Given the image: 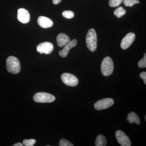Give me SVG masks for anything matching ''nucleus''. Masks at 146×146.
Returning a JSON list of instances; mask_svg holds the SVG:
<instances>
[{
    "label": "nucleus",
    "mask_w": 146,
    "mask_h": 146,
    "mask_svg": "<svg viewBox=\"0 0 146 146\" xmlns=\"http://www.w3.org/2000/svg\"><path fill=\"white\" fill-rule=\"evenodd\" d=\"M77 44V41L76 39H74L70 41L69 43L64 46L63 50L59 51V54L62 57H65L68 56L69 51L73 47H75Z\"/></svg>",
    "instance_id": "obj_11"
},
{
    "label": "nucleus",
    "mask_w": 146,
    "mask_h": 146,
    "mask_svg": "<svg viewBox=\"0 0 146 146\" xmlns=\"http://www.w3.org/2000/svg\"><path fill=\"white\" fill-rule=\"evenodd\" d=\"M54 49L52 43L50 42H44L40 43L36 46V50L40 54H50Z\"/></svg>",
    "instance_id": "obj_8"
},
{
    "label": "nucleus",
    "mask_w": 146,
    "mask_h": 146,
    "mask_svg": "<svg viewBox=\"0 0 146 146\" xmlns=\"http://www.w3.org/2000/svg\"><path fill=\"white\" fill-rule=\"evenodd\" d=\"M135 39V35L133 33H129L123 38L121 42V47L123 49H127L132 44Z\"/></svg>",
    "instance_id": "obj_9"
},
{
    "label": "nucleus",
    "mask_w": 146,
    "mask_h": 146,
    "mask_svg": "<svg viewBox=\"0 0 146 146\" xmlns=\"http://www.w3.org/2000/svg\"><path fill=\"white\" fill-rule=\"evenodd\" d=\"M140 77L143 79L144 80V83L146 84V72H142L140 74Z\"/></svg>",
    "instance_id": "obj_23"
},
{
    "label": "nucleus",
    "mask_w": 146,
    "mask_h": 146,
    "mask_svg": "<svg viewBox=\"0 0 146 146\" xmlns=\"http://www.w3.org/2000/svg\"><path fill=\"white\" fill-rule=\"evenodd\" d=\"M124 0H110L109 5L111 7H116L119 5L123 2Z\"/></svg>",
    "instance_id": "obj_17"
},
{
    "label": "nucleus",
    "mask_w": 146,
    "mask_h": 146,
    "mask_svg": "<svg viewBox=\"0 0 146 146\" xmlns=\"http://www.w3.org/2000/svg\"><path fill=\"white\" fill-rule=\"evenodd\" d=\"M7 70L9 72L13 74H18L21 70L19 60L14 56H9L6 60Z\"/></svg>",
    "instance_id": "obj_1"
},
{
    "label": "nucleus",
    "mask_w": 146,
    "mask_h": 146,
    "mask_svg": "<svg viewBox=\"0 0 146 146\" xmlns=\"http://www.w3.org/2000/svg\"><path fill=\"white\" fill-rule=\"evenodd\" d=\"M62 15L64 18L67 19H71L74 16V13L71 11H65L62 13Z\"/></svg>",
    "instance_id": "obj_18"
},
{
    "label": "nucleus",
    "mask_w": 146,
    "mask_h": 146,
    "mask_svg": "<svg viewBox=\"0 0 146 146\" xmlns=\"http://www.w3.org/2000/svg\"><path fill=\"white\" fill-rule=\"evenodd\" d=\"M35 102L37 103H51L54 101L55 97L48 93L45 92H38L35 94L33 97Z\"/></svg>",
    "instance_id": "obj_4"
},
{
    "label": "nucleus",
    "mask_w": 146,
    "mask_h": 146,
    "mask_svg": "<svg viewBox=\"0 0 146 146\" xmlns=\"http://www.w3.org/2000/svg\"><path fill=\"white\" fill-rule=\"evenodd\" d=\"M115 136L118 143L122 146H131L129 138L124 132L121 130H117L115 133Z\"/></svg>",
    "instance_id": "obj_7"
},
{
    "label": "nucleus",
    "mask_w": 146,
    "mask_h": 146,
    "mask_svg": "<svg viewBox=\"0 0 146 146\" xmlns=\"http://www.w3.org/2000/svg\"><path fill=\"white\" fill-rule=\"evenodd\" d=\"M56 40L58 46L63 47L70 41V39L67 35L64 33H60L57 35Z\"/></svg>",
    "instance_id": "obj_13"
},
{
    "label": "nucleus",
    "mask_w": 146,
    "mask_h": 146,
    "mask_svg": "<svg viewBox=\"0 0 146 146\" xmlns=\"http://www.w3.org/2000/svg\"><path fill=\"white\" fill-rule=\"evenodd\" d=\"M127 120L128 122L132 123H136L138 125L141 124V121L138 115L133 112H131L128 114L127 116Z\"/></svg>",
    "instance_id": "obj_14"
},
{
    "label": "nucleus",
    "mask_w": 146,
    "mask_h": 146,
    "mask_svg": "<svg viewBox=\"0 0 146 146\" xmlns=\"http://www.w3.org/2000/svg\"><path fill=\"white\" fill-rule=\"evenodd\" d=\"M17 18L21 23H27L30 20V15L29 11L25 9H19L18 11Z\"/></svg>",
    "instance_id": "obj_10"
},
{
    "label": "nucleus",
    "mask_w": 146,
    "mask_h": 146,
    "mask_svg": "<svg viewBox=\"0 0 146 146\" xmlns=\"http://www.w3.org/2000/svg\"><path fill=\"white\" fill-rule=\"evenodd\" d=\"M126 11L121 7H118L114 11V14L117 17L120 18L125 14Z\"/></svg>",
    "instance_id": "obj_16"
},
{
    "label": "nucleus",
    "mask_w": 146,
    "mask_h": 146,
    "mask_svg": "<svg viewBox=\"0 0 146 146\" xmlns=\"http://www.w3.org/2000/svg\"><path fill=\"white\" fill-rule=\"evenodd\" d=\"M60 146H74V145L70 141L66 139H62L60 140L59 143Z\"/></svg>",
    "instance_id": "obj_21"
},
{
    "label": "nucleus",
    "mask_w": 146,
    "mask_h": 146,
    "mask_svg": "<svg viewBox=\"0 0 146 146\" xmlns=\"http://www.w3.org/2000/svg\"><path fill=\"white\" fill-rule=\"evenodd\" d=\"M23 144L21 143H18L13 145V146H23Z\"/></svg>",
    "instance_id": "obj_25"
},
{
    "label": "nucleus",
    "mask_w": 146,
    "mask_h": 146,
    "mask_svg": "<svg viewBox=\"0 0 146 146\" xmlns=\"http://www.w3.org/2000/svg\"><path fill=\"white\" fill-rule=\"evenodd\" d=\"M37 23L39 26L44 29L51 27L53 25V21L45 16H39L37 19Z\"/></svg>",
    "instance_id": "obj_12"
},
{
    "label": "nucleus",
    "mask_w": 146,
    "mask_h": 146,
    "mask_svg": "<svg viewBox=\"0 0 146 146\" xmlns=\"http://www.w3.org/2000/svg\"><path fill=\"white\" fill-rule=\"evenodd\" d=\"M114 104V100L111 98H105L100 100L94 104V108L98 110L107 109Z\"/></svg>",
    "instance_id": "obj_6"
},
{
    "label": "nucleus",
    "mask_w": 146,
    "mask_h": 146,
    "mask_svg": "<svg viewBox=\"0 0 146 146\" xmlns=\"http://www.w3.org/2000/svg\"><path fill=\"white\" fill-rule=\"evenodd\" d=\"M123 1L125 5L127 7H131L139 3V0H124Z\"/></svg>",
    "instance_id": "obj_19"
},
{
    "label": "nucleus",
    "mask_w": 146,
    "mask_h": 146,
    "mask_svg": "<svg viewBox=\"0 0 146 146\" xmlns=\"http://www.w3.org/2000/svg\"><path fill=\"white\" fill-rule=\"evenodd\" d=\"M61 78L63 83L68 86H75L78 83V79L72 74L64 73L61 76Z\"/></svg>",
    "instance_id": "obj_5"
},
{
    "label": "nucleus",
    "mask_w": 146,
    "mask_h": 146,
    "mask_svg": "<svg viewBox=\"0 0 146 146\" xmlns=\"http://www.w3.org/2000/svg\"><path fill=\"white\" fill-rule=\"evenodd\" d=\"M145 120H146V116H145Z\"/></svg>",
    "instance_id": "obj_26"
},
{
    "label": "nucleus",
    "mask_w": 146,
    "mask_h": 146,
    "mask_svg": "<svg viewBox=\"0 0 146 146\" xmlns=\"http://www.w3.org/2000/svg\"><path fill=\"white\" fill-rule=\"evenodd\" d=\"M106 138L103 135H98L97 136L96 141H95V145L96 146H105L106 145Z\"/></svg>",
    "instance_id": "obj_15"
},
{
    "label": "nucleus",
    "mask_w": 146,
    "mask_h": 146,
    "mask_svg": "<svg viewBox=\"0 0 146 146\" xmlns=\"http://www.w3.org/2000/svg\"><path fill=\"white\" fill-rule=\"evenodd\" d=\"M97 36L96 33L93 29L89 30L86 37V42L87 48L91 52L95 51L97 47Z\"/></svg>",
    "instance_id": "obj_2"
},
{
    "label": "nucleus",
    "mask_w": 146,
    "mask_h": 146,
    "mask_svg": "<svg viewBox=\"0 0 146 146\" xmlns=\"http://www.w3.org/2000/svg\"><path fill=\"white\" fill-rule=\"evenodd\" d=\"M53 3L55 5H57L61 2V0H52Z\"/></svg>",
    "instance_id": "obj_24"
},
{
    "label": "nucleus",
    "mask_w": 146,
    "mask_h": 146,
    "mask_svg": "<svg viewBox=\"0 0 146 146\" xmlns=\"http://www.w3.org/2000/svg\"><path fill=\"white\" fill-rule=\"evenodd\" d=\"M114 65L112 58L107 56L104 58L101 63V69L104 76H108L111 75L114 70Z\"/></svg>",
    "instance_id": "obj_3"
},
{
    "label": "nucleus",
    "mask_w": 146,
    "mask_h": 146,
    "mask_svg": "<svg viewBox=\"0 0 146 146\" xmlns=\"http://www.w3.org/2000/svg\"><path fill=\"white\" fill-rule=\"evenodd\" d=\"M36 141L35 139H30L27 140H24L23 141V143L25 146H33L36 143Z\"/></svg>",
    "instance_id": "obj_20"
},
{
    "label": "nucleus",
    "mask_w": 146,
    "mask_h": 146,
    "mask_svg": "<svg viewBox=\"0 0 146 146\" xmlns=\"http://www.w3.org/2000/svg\"><path fill=\"white\" fill-rule=\"evenodd\" d=\"M138 67L140 68H145L146 67V54H144V57L139 60L138 63Z\"/></svg>",
    "instance_id": "obj_22"
}]
</instances>
